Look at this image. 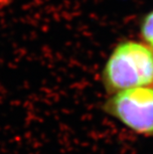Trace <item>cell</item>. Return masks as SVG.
<instances>
[{
  "mask_svg": "<svg viewBox=\"0 0 153 154\" xmlns=\"http://www.w3.org/2000/svg\"><path fill=\"white\" fill-rule=\"evenodd\" d=\"M139 33L143 42L153 50V10L143 16L139 22Z\"/></svg>",
  "mask_w": 153,
  "mask_h": 154,
  "instance_id": "obj_3",
  "label": "cell"
},
{
  "mask_svg": "<svg viewBox=\"0 0 153 154\" xmlns=\"http://www.w3.org/2000/svg\"><path fill=\"white\" fill-rule=\"evenodd\" d=\"M103 110L136 134L153 138V86L109 94Z\"/></svg>",
  "mask_w": 153,
  "mask_h": 154,
  "instance_id": "obj_2",
  "label": "cell"
},
{
  "mask_svg": "<svg viewBox=\"0 0 153 154\" xmlns=\"http://www.w3.org/2000/svg\"><path fill=\"white\" fill-rule=\"evenodd\" d=\"M100 80L109 96L126 88L153 86V50L144 42H118L106 59Z\"/></svg>",
  "mask_w": 153,
  "mask_h": 154,
  "instance_id": "obj_1",
  "label": "cell"
}]
</instances>
